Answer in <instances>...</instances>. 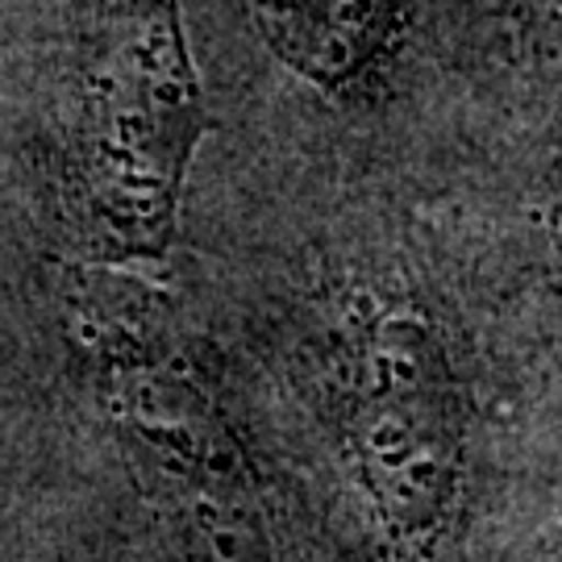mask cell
I'll list each match as a JSON object with an SVG mask.
<instances>
[{
    "label": "cell",
    "mask_w": 562,
    "mask_h": 562,
    "mask_svg": "<svg viewBox=\"0 0 562 562\" xmlns=\"http://www.w3.org/2000/svg\"><path fill=\"white\" fill-rule=\"evenodd\" d=\"M350 454L392 538L429 542L442 533L459 501L462 438L450 371L422 325L380 322L367 338Z\"/></svg>",
    "instance_id": "cell-1"
}]
</instances>
